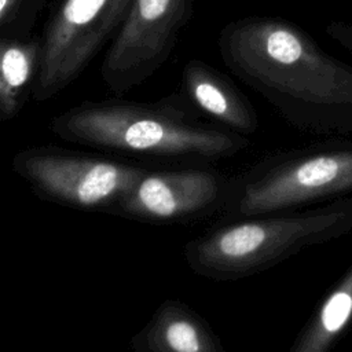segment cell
<instances>
[{
  "mask_svg": "<svg viewBox=\"0 0 352 352\" xmlns=\"http://www.w3.org/2000/svg\"><path fill=\"white\" fill-rule=\"evenodd\" d=\"M50 0H0L1 37L28 38Z\"/></svg>",
  "mask_w": 352,
  "mask_h": 352,
  "instance_id": "13",
  "label": "cell"
},
{
  "mask_svg": "<svg viewBox=\"0 0 352 352\" xmlns=\"http://www.w3.org/2000/svg\"><path fill=\"white\" fill-rule=\"evenodd\" d=\"M182 92L197 110L230 131L246 136L258 126L249 99L224 73L201 59H190L183 66Z\"/></svg>",
  "mask_w": 352,
  "mask_h": 352,
  "instance_id": "9",
  "label": "cell"
},
{
  "mask_svg": "<svg viewBox=\"0 0 352 352\" xmlns=\"http://www.w3.org/2000/svg\"><path fill=\"white\" fill-rule=\"evenodd\" d=\"M133 0H60L41 36V62L33 99L65 91L116 36Z\"/></svg>",
  "mask_w": 352,
  "mask_h": 352,
  "instance_id": "5",
  "label": "cell"
},
{
  "mask_svg": "<svg viewBox=\"0 0 352 352\" xmlns=\"http://www.w3.org/2000/svg\"><path fill=\"white\" fill-rule=\"evenodd\" d=\"M194 0H133L107 47L100 76L114 95L148 80L172 54L190 22Z\"/></svg>",
  "mask_w": 352,
  "mask_h": 352,
  "instance_id": "7",
  "label": "cell"
},
{
  "mask_svg": "<svg viewBox=\"0 0 352 352\" xmlns=\"http://www.w3.org/2000/svg\"><path fill=\"white\" fill-rule=\"evenodd\" d=\"M132 352H226L209 323L187 304L166 300L131 340Z\"/></svg>",
  "mask_w": 352,
  "mask_h": 352,
  "instance_id": "10",
  "label": "cell"
},
{
  "mask_svg": "<svg viewBox=\"0 0 352 352\" xmlns=\"http://www.w3.org/2000/svg\"><path fill=\"white\" fill-rule=\"evenodd\" d=\"M180 99L84 100L55 116L50 128L70 143L153 157L221 160L249 146L245 135L198 121Z\"/></svg>",
  "mask_w": 352,
  "mask_h": 352,
  "instance_id": "2",
  "label": "cell"
},
{
  "mask_svg": "<svg viewBox=\"0 0 352 352\" xmlns=\"http://www.w3.org/2000/svg\"><path fill=\"white\" fill-rule=\"evenodd\" d=\"M41 62V38H0V118H15L33 96Z\"/></svg>",
  "mask_w": 352,
  "mask_h": 352,
  "instance_id": "11",
  "label": "cell"
},
{
  "mask_svg": "<svg viewBox=\"0 0 352 352\" xmlns=\"http://www.w3.org/2000/svg\"><path fill=\"white\" fill-rule=\"evenodd\" d=\"M217 50L227 69L296 128L352 132V66L323 51L296 23L238 18L220 30Z\"/></svg>",
  "mask_w": 352,
  "mask_h": 352,
  "instance_id": "1",
  "label": "cell"
},
{
  "mask_svg": "<svg viewBox=\"0 0 352 352\" xmlns=\"http://www.w3.org/2000/svg\"><path fill=\"white\" fill-rule=\"evenodd\" d=\"M326 34L352 54V19L330 22L326 26Z\"/></svg>",
  "mask_w": 352,
  "mask_h": 352,
  "instance_id": "14",
  "label": "cell"
},
{
  "mask_svg": "<svg viewBox=\"0 0 352 352\" xmlns=\"http://www.w3.org/2000/svg\"><path fill=\"white\" fill-rule=\"evenodd\" d=\"M221 192V177L212 170L147 172L118 208L138 219L177 220L208 210Z\"/></svg>",
  "mask_w": 352,
  "mask_h": 352,
  "instance_id": "8",
  "label": "cell"
},
{
  "mask_svg": "<svg viewBox=\"0 0 352 352\" xmlns=\"http://www.w3.org/2000/svg\"><path fill=\"white\" fill-rule=\"evenodd\" d=\"M352 316V268L326 297L290 352H327Z\"/></svg>",
  "mask_w": 352,
  "mask_h": 352,
  "instance_id": "12",
  "label": "cell"
},
{
  "mask_svg": "<svg viewBox=\"0 0 352 352\" xmlns=\"http://www.w3.org/2000/svg\"><path fill=\"white\" fill-rule=\"evenodd\" d=\"M352 190V144H324L254 166L236 195L243 216L271 214Z\"/></svg>",
  "mask_w": 352,
  "mask_h": 352,
  "instance_id": "4",
  "label": "cell"
},
{
  "mask_svg": "<svg viewBox=\"0 0 352 352\" xmlns=\"http://www.w3.org/2000/svg\"><path fill=\"white\" fill-rule=\"evenodd\" d=\"M352 227V201L300 214L267 216L219 227L184 246L199 276L236 280L265 271L298 250Z\"/></svg>",
  "mask_w": 352,
  "mask_h": 352,
  "instance_id": "3",
  "label": "cell"
},
{
  "mask_svg": "<svg viewBox=\"0 0 352 352\" xmlns=\"http://www.w3.org/2000/svg\"><path fill=\"white\" fill-rule=\"evenodd\" d=\"M12 168L43 197L82 209L118 205L148 172L58 147L22 150Z\"/></svg>",
  "mask_w": 352,
  "mask_h": 352,
  "instance_id": "6",
  "label": "cell"
}]
</instances>
